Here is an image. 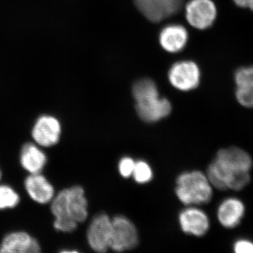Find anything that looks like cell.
<instances>
[{
	"label": "cell",
	"mask_w": 253,
	"mask_h": 253,
	"mask_svg": "<svg viewBox=\"0 0 253 253\" xmlns=\"http://www.w3.org/2000/svg\"><path fill=\"white\" fill-rule=\"evenodd\" d=\"M176 195L186 206L208 204L212 199L213 186L201 171L184 172L176 179Z\"/></svg>",
	"instance_id": "4"
},
{
	"label": "cell",
	"mask_w": 253,
	"mask_h": 253,
	"mask_svg": "<svg viewBox=\"0 0 253 253\" xmlns=\"http://www.w3.org/2000/svg\"><path fill=\"white\" fill-rule=\"evenodd\" d=\"M0 179H1V171H0Z\"/></svg>",
	"instance_id": "23"
},
{
	"label": "cell",
	"mask_w": 253,
	"mask_h": 253,
	"mask_svg": "<svg viewBox=\"0 0 253 253\" xmlns=\"http://www.w3.org/2000/svg\"><path fill=\"white\" fill-rule=\"evenodd\" d=\"M138 244L139 235L135 225L124 216L113 218L110 249L123 252L134 249Z\"/></svg>",
	"instance_id": "5"
},
{
	"label": "cell",
	"mask_w": 253,
	"mask_h": 253,
	"mask_svg": "<svg viewBox=\"0 0 253 253\" xmlns=\"http://www.w3.org/2000/svg\"><path fill=\"white\" fill-rule=\"evenodd\" d=\"M61 126L56 118L43 116L38 118L32 130V136L40 146L50 147L59 142Z\"/></svg>",
	"instance_id": "11"
},
{
	"label": "cell",
	"mask_w": 253,
	"mask_h": 253,
	"mask_svg": "<svg viewBox=\"0 0 253 253\" xmlns=\"http://www.w3.org/2000/svg\"><path fill=\"white\" fill-rule=\"evenodd\" d=\"M246 214V206L241 199L229 197L224 199L217 208L219 224L226 229H234L241 224Z\"/></svg>",
	"instance_id": "13"
},
{
	"label": "cell",
	"mask_w": 253,
	"mask_h": 253,
	"mask_svg": "<svg viewBox=\"0 0 253 253\" xmlns=\"http://www.w3.org/2000/svg\"><path fill=\"white\" fill-rule=\"evenodd\" d=\"M235 98L240 106L253 109V64L243 65L234 75Z\"/></svg>",
	"instance_id": "10"
},
{
	"label": "cell",
	"mask_w": 253,
	"mask_h": 253,
	"mask_svg": "<svg viewBox=\"0 0 253 253\" xmlns=\"http://www.w3.org/2000/svg\"><path fill=\"white\" fill-rule=\"evenodd\" d=\"M134 166H135V161L132 158L130 157L123 158L118 165L120 174L125 178L132 176Z\"/></svg>",
	"instance_id": "20"
},
{
	"label": "cell",
	"mask_w": 253,
	"mask_h": 253,
	"mask_svg": "<svg viewBox=\"0 0 253 253\" xmlns=\"http://www.w3.org/2000/svg\"><path fill=\"white\" fill-rule=\"evenodd\" d=\"M233 250L236 253H253V241L246 239L237 240L233 245Z\"/></svg>",
	"instance_id": "21"
},
{
	"label": "cell",
	"mask_w": 253,
	"mask_h": 253,
	"mask_svg": "<svg viewBox=\"0 0 253 253\" xmlns=\"http://www.w3.org/2000/svg\"><path fill=\"white\" fill-rule=\"evenodd\" d=\"M253 167V158L247 151L229 146L218 151L206 174L213 188L239 191L249 185Z\"/></svg>",
	"instance_id": "1"
},
{
	"label": "cell",
	"mask_w": 253,
	"mask_h": 253,
	"mask_svg": "<svg viewBox=\"0 0 253 253\" xmlns=\"http://www.w3.org/2000/svg\"><path fill=\"white\" fill-rule=\"evenodd\" d=\"M179 224L181 230L187 234L201 237L209 231V217L206 212L199 208L189 207L179 214Z\"/></svg>",
	"instance_id": "12"
},
{
	"label": "cell",
	"mask_w": 253,
	"mask_h": 253,
	"mask_svg": "<svg viewBox=\"0 0 253 253\" xmlns=\"http://www.w3.org/2000/svg\"><path fill=\"white\" fill-rule=\"evenodd\" d=\"M25 187L30 197L38 204H47L54 199V187L41 173L28 176L25 180Z\"/></svg>",
	"instance_id": "15"
},
{
	"label": "cell",
	"mask_w": 253,
	"mask_h": 253,
	"mask_svg": "<svg viewBox=\"0 0 253 253\" xmlns=\"http://www.w3.org/2000/svg\"><path fill=\"white\" fill-rule=\"evenodd\" d=\"M87 205L84 189L81 186H72L60 191L51 201L55 229L64 233L76 230L78 223L83 222L87 218Z\"/></svg>",
	"instance_id": "2"
},
{
	"label": "cell",
	"mask_w": 253,
	"mask_h": 253,
	"mask_svg": "<svg viewBox=\"0 0 253 253\" xmlns=\"http://www.w3.org/2000/svg\"><path fill=\"white\" fill-rule=\"evenodd\" d=\"M187 40V31L180 25H169L160 33V44L168 52L180 51L186 46Z\"/></svg>",
	"instance_id": "16"
},
{
	"label": "cell",
	"mask_w": 253,
	"mask_h": 253,
	"mask_svg": "<svg viewBox=\"0 0 253 253\" xmlns=\"http://www.w3.org/2000/svg\"><path fill=\"white\" fill-rule=\"evenodd\" d=\"M132 176L134 180L139 184H146L153 179L152 169L145 161H136Z\"/></svg>",
	"instance_id": "19"
},
{
	"label": "cell",
	"mask_w": 253,
	"mask_h": 253,
	"mask_svg": "<svg viewBox=\"0 0 253 253\" xmlns=\"http://www.w3.org/2000/svg\"><path fill=\"white\" fill-rule=\"evenodd\" d=\"M132 94L136 112L144 122L156 123L170 114L172 105L167 99L160 97L157 86L152 80L144 78L136 81Z\"/></svg>",
	"instance_id": "3"
},
{
	"label": "cell",
	"mask_w": 253,
	"mask_h": 253,
	"mask_svg": "<svg viewBox=\"0 0 253 253\" xmlns=\"http://www.w3.org/2000/svg\"><path fill=\"white\" fill-rule=\"evenodd\" d=\"M112 219L107 214H100L93 219L88 228V244L95 252H106L110 249Z\"/></svg>",
	"instance_id": "9"
},
{
	"label": "cell",
	"mask_w": 253,
	"mask_h": 253,
	"mask_svg": "<svg viewBox=\"0 0 253 253\" xmlns=\"http://www.w3.org/2000/svg\"><path fill=\"white\" fill-rule=\"evenodd\" d=\"M217 9L212 0H191L186 6V18L191 26L206 30L214 24Z\"/></svg>",
	"instance_id": "7"
},
{
	"label": "cell",
	"mask_w": 253,
	"mask_h": 253,
	"mask_svg": "<svg viewBox=\"0 0 253 253\" xmlns=\"http://www.w3.org/2000/svg\"><path fill=\"white\" fill-rule=\"evenodd\" d=\"M41 246L36 239L23 231L8 234L0 245L1 253H38Z\"/></svg>",
	"instance_id": "14"
},
{
	"label": "cell",
	"mask_w": 253,
	"mask_h": 253,
	"mask_svg": "<svg viewBox=\"0 0 253 253\" xmlns=\"http://www.w3.org/2000/svg\"><path fill=\"white\" fill-rule=\"evenodd\" d=\"M20 198L12 188L6 185H0V210L16 207Z\"/></svg>",
	"instance_id": "18"
},
{
	"label": "cell",
	"mask_w": 253,
	"mask_h": 253,
	"mask_svg": "<svg viewBox=\"0 0 253 253\" xmlns=\"http://www.w3.org/2000/svg\"><path fill=\"white\" fill-rule=\"evenodd\" d=\"M22 167L31 174L41 173L45 166V154L36 145L28 143L23 146L20 157Z\"/></svg>",
	"instance_id": "17"
},
{
	"label": "cell",
	"mask_w": 253,
	"mask_h": 253,
	"mask_svg": "<svg viewBox=\"0 0 253 253\" xmlns=\"http://www.w3.org/2000/svg\"><path fill=\"white\" fill-rule=\"evenodd\" d=\"M237 7L253 13V0H232Z\"/></svg>",
	"instance_id": "22"
},
{
	"label": "cell",
	"mask_w": 253,
	"mask_h": 253,
	"mask_svg": "<svg viewBox=\"0 0 253 253\" xmlns=\"http://www.w3.org/2000/svg\"><path fill=\"white\" fill-rule=\"evenodd\" d=\"M134 2L144 17L159 23L177 14L184 0H134Z\"/></svg>",
	"instance_id": "6"
},
{
	"label": "cell",
	"mask_w": 253,
	"mask_h": 253,
	"mask_svg": "<svg viewBox=\"0 0 253 253\" xmlns=\"http://www.w3.org/2000/svg\"><path fill=\"white\" fill-rule=\"evenodd\" d=\"M168 77L174 87L186 91L199 86L201 73L199 66L193 61H179L171 67Z\"/></svg>",
	"instance_id": "8"
}]
</instances>
